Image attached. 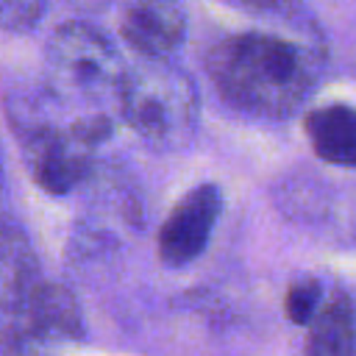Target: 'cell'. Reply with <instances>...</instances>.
Here are the masks:
<instances>
[{"mask_svg":"<svg viewBox=\"0 0 356 356\" xmlns=\"http://www.w3.org/2000/svg\"><path fill=\"white\" fill-rule=\"evenodd\" d=\"M83 337V317L75 295L64 284L44 281L25 314L0 328V356H25L44 345L72 342Z\"/></svg>","mask_w":356,"mask_h":356,"instance_id":"cell-4","label":"cell"},{"mask_svg":"<svg viewBox=\"0 0 356 356\" xmlns=\"http://www.w3.org/2000/svg\"><path fill=\"white\" fill-rule=\"evenodd\" d=\"M44 0H0V28L8 33H28L39 25Z\"/></svg>","mask_w":356,"mask_h":356,"instance_id":"cell-11","label":"cell"},{"mask_svg":"<svg viewBox=\"0 0 356 356\" xmlns=\"http://www.w3.org/2000/svg\"><path fill=\"white\" fill-rule=\"evenodd\" d=\"M203 64L217 97L231 111L278 122L312 97L323 72V44L312 33L256 28L211 42Z\"/></svg>","mask_w":356,"mask_h":356,"instance_id":"cell-1","label":"cell"},{"mask_svg":"<svg viewBox=\"0 0 356 356\" xmlns=\"http://www.w3.org/2000/svg\"><path fill=\"white\" fill-rule=\"evenodd\" d=\"M306 136L317 159L325 164L356 170V108L348 103H328L306 114Z\"/></svg>","mask_w":356,"mask_h":356,"instance_id":"cell-8","label":"cell"},{"mask_svg":"<svg viewBox=\"0 0 356 356\" xmlns=\"http://www.w3.org/2000/svg\"><path fill=\"white\" fill-rule=\"evenodd\" d=\"M8 186H6V167H3V150H0V228L8 225Z\"/></svg>","mask_w":356,"mask_h":356,"instance_id":"cell-13","label":"cell"},{"mask_svg":"<svg viewBox=\"0 0 356 356\" xmlns=\"http://www.w3.org/2000/svg\"><path fill=\"white\" fill-rule=\"evenodd\" d=\"M253 14L264 17H278L281 22H295L298 19V0H236Z\"/></svg>","mask_w":356,"mask_h":356,"instance_id":"cell-12","label":"cell"},{"mask_svg":"<svg viewBox=\"0 0 356 356\" xmlns=\"http://www.w3.org/2000/svg\"><path fill=\"white\" fill-rule=\"evenodd\" d=\"M222 211V195L217 184H200L189 189L167 214L159 228V259L164 267H186L200 259L211 242Z\"/></svg>","mask_w":356,"mask_h":356,"instance_id":"cell-5","label":"cell"},{"mask_svg":"<svg viewBox=\"0 0 356 356\" xmlns=\"http://www.w3.org/2000/svg\"><path fill=\"white\" fill-rule=\"evenodd\" d=\"M323 298H325V289L317 278H312V275L295 278L284 295V314L295 325H312L314 314L320 312Z\"/></svg>","mask_w":356,"mask_h":356,"instance_id":"cell-10","label":"cell"},{"mask_svg":"<svg viewBox=\"0 0 356 356\" xmlns=\"http://www.w3.org/2000/svg\"><path fill=\"white\" fill-rule=\"evenodd\" d=\"M44 284L39 256L31 236L8 222L0 228V328L17 323Z\"/></svg>","mask_w":356,"mask_h":356,"instance_id":"cell-7","label":"cell"},{"mask_svg":"<svg viewBox=\"0 0 356 356\" xmlns=\"http://www.w3.org/2000/svg\"><path fill=\"white\" fill-rule=\"evenodd\" d=\"M117 111L145 147L156 153L184 150L200 122L197 83L170 58H139L136 67H128Z\"/></svg>","mask_w":356,"mask_h":356,"instance_id":"cell-3","label":"cell"},{"mask_svg":"<svg viewBox=\"0 0 356 356\" xmlns=\"http://www.w3.org/2000/svg\"><path fill=\"white\" fill-rule=\"evenodd\" d=\"M128 64L117 44L92 22L72 19L53 31L44 47V89L75 117L106 114L120 106Z\"/></svg>","mask_w":356,"mask_h":356,"instance_id":"cell-2","label":"cell"},{"mask_svg":"<svg viewBox=\"0 0 356 356\" xmlns=\"http://www.w3.org/2000/svg\"><path fill=\"white\" fill-rule=\"evenodd\" d=\"M120 33L145 61L172 58L186 39L184 0H128Z\"/></svg>","mask_w":356,"mask_h":356,"instance_id":"cell-6","label":"cell"},{"mask_svg":"<svg viewBox=\"0 0 356 356\" xmlns=\"http://www.w3.org/2000/svg\"><path fill=\"white\" fill-rule=\"evenodd\" d=\"M306 356H356V312L345 289H328L306 337Z\"/></svg>","mask_w":356,"mask_h":356,"instance_id":"cell-9","label":"cell"},{"mask_svg":"<svg viewBox=\"0 0 356 356\" xmlns=\"http://www.w3.org/2000/svg\"><path fill=\"white\" fill-rule=\"evenodd\" d=\"M72 3H81V6H97V0H72Z\"/></svg>","mask_w":356,"mask_h":356,"instance_id":"cell-14","label":"cell"}]
</instances>
